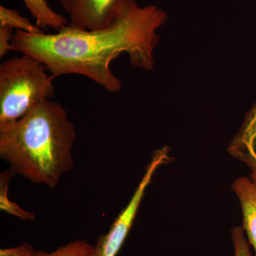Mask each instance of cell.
<instances>
[{
    "mask_svg": "<svg viewBox=\"0 0 256 256\" xmlns=\"http://www.w3.org/2000/svg\"><path fill=\"white\" fill-rule=\"evenodd\" d=\"M166 20L163 10L154 5L140 8L133 0L108 28L88 31L67 25L52 34L16 31L12 44L16 52L44 64L54 78L79 74L116 92L122 84L111 70L112 60L124 53L133 66L153 69L160 41L156 31Z\"/></svg>",
    "mask_w": 256,
    "mask_h": 256,
    "instance_id": "cell-1",
    "label": "cell"
},
{
    "mask_svg": "<svg viewBox=\"0 0 256 256\" xmlns=\"http://www.w3.org/2000/svg\"><path fill=\"white\" fill-rule=\"evenodd\" d=\"M74 124L63 106L42 101L21 119L0 130V158L15 174L50 188L74 168Z\"/></svg>",
    "mask_w": 256,
    "mask_h": 256,
    "instance_id": "cell-2",
    "label": "cell"
},
{
    "mask_svg": "<svg viewBox=\"0 0 256 256\" xmlns=\"http://www.w3.org/2000/svg\"><path fill=\"white\" fill-rule=\"evenodd\" d=\"M46 66L31 56L23 54L0 65V130L21 119L42 101L55 96L54 77Z\"/></svg>",
    "mask_w": 256,
    "mask_h": 256,
    "instance_id": "cell-3",
    "label": "cell"
},
{
    "mask_svg": "<svg viewBox=\"0 0 256 256\" xmlns=\"http://www.w3.org/2000/svg\"><path fill=\"white\" fill-rule=\"evenodd\" d=\"M170 148L163 146L152 153L150 162L146 166V172L140 182L132 198L127 206L114 220L108 232L100 236L94 246L92 256H116L124 246L136 220L138 208L140 206L144 192L149 186L153 175L161 165L170 162Z\"/></svg>",
    "mask_w": 256,
    "mask_h": 256,
    "instance_id": "cell-4",
    "label": "cell"
},
{
    "mask_svg": "<svg viewBox=\"0 0 256 256\" xmlns=\"http://www.w3.org/2000/svg\"><path fill=\"white\" fill-rule=\"evenodd\" d=\"M133 0H60L70 28L101 30L110 26Z\"/></svg>",
    "mask_w": 256,
    "mask_h": 256,
    "instance_id": "cell-5",
    "label": "cell"
},
{
    "mask_svg": "<svg viewBox=\"0 0 256 256\" xmlns=\"http://www.w3.org/2000/svg\"><path fill=\"white\" fill-rule=\"evenodd\" d=\"M232 188L240 202L242 228L256 256V184L250 178L242 176L234 182Z\"/></svg>",
    "mask_w": 256,
    "mask_h": 256,
    "instance_id": "cell-6",
    "label": "cell"
},
{
    "mask_svg": "<svg viewBox=\"0 0 256 256\" xmlns=\"http://www.w3.org/2000/svg\"><path fill=\"white\" fill-rule=\"evenodd\" d=\"M230 156L247 164L256 156V104L246 116L240 130L228 146Z\"/></svg>",
    "mask_w": 256,
    "mask_h": 256,
    "instance_id": "cell-7",
    "label": "cell"
},
{
    "mask_svg": "<svg viewBox=\"0 0 256 256\" xmlns=\"http://www.w3.org/2000/svg\"><path fill=\"white\" fill-rule=\"evenodd\" d=\"M30 14L42 28H52L58 32L68 24V20L50 8L47 0H22Z\"/></svg>",
    "mask_w": 256,
    "mask_h": 256,
    "instance_id": "cell-8",
    "label": "cell"
},
{
    "mask_svg": "<svg viewBox=\"0 0 256 256\" xmlns=\"http://www.w3.org/2000/svg\"><path fill=\"white\" fill-rule=\"evenodd\" d=\"M14 175L16 174L10 168L0 174V210L20 220H34L35 215L33 213L23 210L8 197L10 182Z\"/></svg>",
    "mask_w": 256,
    "mask_h": 256,
    "instance_id": "cell-9",
    "label": "cell"
},
{
    "mask_svg": "<svg viewBox=\"0 0 256 256\" xmlns=\"http://www.w3.org/2000/svg\"><path fill=\"white\" fill-rule=\"evenodd\" d=\"M0 26H10L18 28V31L26 32L32 34H41L44 32L28 20L21 16L18 11L0 6Z\"/></svg>",
    "mask_w": 256,
    "mask_h": 256,
    "instance_id": "cell-10",
    "label": "cell"
},
{
    "mask_svg": "<svg viewBox=\"0 0 256 256\" xmlns=\"http://www.w3.org/2000/svg\"><path fill=\"white\" fill-rule=\"evenodd\" d=\"M94 246L85 240L78 239L58 247L50 254L44 252L40 256H92Z\"/></svg>",
    "mask_w": 256,
    "mask_h": 256,
    "instance_id": "cell-11",
    "label": "cell"
},
{
    "mask_svg": "<svg viewBox=\"0 0 256 256\" xmlns=\"http://www.w3.org/2000/svg\"><path fill=\"white\" fill-rule=\"evenodd\" d=\"M230 233L234 245V256H252L250 244L248 242L244 228L240 226L234 227Z\"/></svg>",
    "mask_w": 256,
    "mask_h": 256,
    "instance_id": "cell-12",
    "label": "cell"
},
{
    "mask_svg": "<svg viewBox=\"0 0 256 256\" xmlns=\"http://www.w3.org/2000/svg\"><path fill=\"white\" fill-rule=\"evenodd\" d=\"M44 252H36L31 244L23 242L21 245L0 250V256H40Z\"/></svg>",
    "mask_w": 256,
    "mask_h": 256,
    "instance_id": "cell-13",
    "label": "cell"
},
{
    "mask_svg": "<svg viewBox=\"0 0 256 256\" xmlns=\"http://www.w3.org/2000/svg\"><path fill=\"white\" fill-rule=\"evenodd\" d=\"M14 34L12 28L10 26H0V57L1 58L11 50L16 52L12 44Z\"/></svg>",
    "mask_w": 256,
    "mask_h": 256,
    "instance_id": "cell-14",
    "label": "cell"
},
{
    "mask_svg": "<svg viewBox=\"0 0 256 256\" xmlns=\"http://www.w3.org/2000/svg\"><path fill=\"white\" fill-rule=\"evenodd\" d=\"M246 165L250 170V178L256 184V156Z\"/></svg>",
    "mask_w": 256,
    "mask_h": 256,
    "instance_id": "cell-15",
    "label": "cell"
}]
</instances>
